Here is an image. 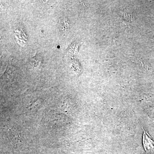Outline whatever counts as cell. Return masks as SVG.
<instances>
[{"mask_svg":"<svg viewBox=\"0 0 154 154\" xmlns=\"http://www.w3.org/2000/svg\"><path fill=\"white\" fill-rule=\"evenodd\" d=\"M143 134V144L145 150L149 154H154V141L148 133L142 128Z\"/></svg>","mask_w":154,"mask_h":154,"instance_id":"1","label":"cell"}]
</instances>
